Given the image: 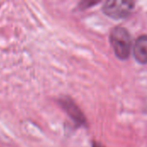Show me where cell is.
<instances>
[{
  "label": "cell",
  "instance_id": "obj_1",
  "mask_svg": "<svg viewBox=\"0 0 147 147\" xmlns=\"http://www.w3.org/2000/svg\"><path fill=\"white\" fill-rule=\"evenodd\" d=\"M110 41L114 52L119 59H126L128 58L131 50V37L126 28H115L110 34Z\"/></svg>",
  "mask_w": 147,
  "mask_h": 147
},
{
  "label": "cell",
  "instance_id": "obj_2",
  "mask_svg": "<svg viewBox=\"0 0 147 147\" xmlns=\"http://www.w3.org/2000/svg\"><path fill=\"white\" fill-rule=\"evenodd\" d=\"M134 9V2L130 0H110L104 3L103 12L111 18L121 19L130 15Z\"/></svg>",
  "mask_w": 147,
  "mask_h": 147
},
{
  "label": "cell",
  "instance_id": "obj_3",
  "mask_svg": "<svg viewBox=\"0 0 147 147\" xmlns=\"http://www.w3.org/2000/svg\"><path fill=\"white\" fill-rule=\"evenodd\" d=\"M60 104L68 115L78 125H83L85 122L84 116L78 106L69 98H64L60 101Z\"/></svg>",
  "mask_w": 147,
  "mask_h": 147
},
{
  "label": "cell",
  "instance_id": "obj_4",
  "mask_svg": "<svg viewBox=\"0 0 147 147\" xmlns=\"http://www.w3.org/2000/svg\"><path fill=\"white\" fill-rule=\"evenodd\" d=\"M135 59L140 64L147 63V35H142L137 39L134 47Z\"/></svg>",
  "mask_w": 147,
  "mask_h": 147
},
{
  "label": "cell",
  "instance_id": "obj_5",
  "mask_svg": "<svg viewBox=\"0 0 147 147\" xmlns=\"http://www.w3.org/2000/svg\"><path fill=\"white\" fill-rule=\"evenodd\" d=\"M95 146L97 147H102V146H101V145H100V144H99V145H98V144H95Z\"/></svg>",
  "mask_w": 147,
  "mask_h": 147
}]
</instances>
